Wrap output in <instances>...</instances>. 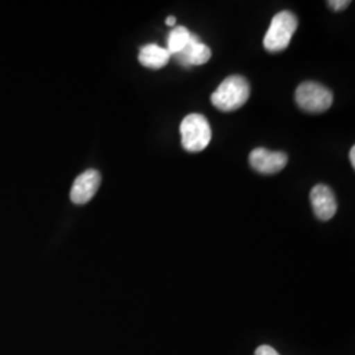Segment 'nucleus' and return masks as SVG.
I'll return each instance as SVG.
<instances>
[{"label":"nucleus","instance_id":"1","mask_svg":"<svg viewBox=\"0 0 355 355\" xmlns=\"http://www.w3.org/2000/svg\"><path fill=\"white\" fill-rule=\"evenodd\" d=\"M250 96V86L248 80L240 76H228L221 82L211 96V102L223 112L237 111L245 105Z\"/></svg>","mask_w":355,"mask_h":355},{"label":"nucleus","instance_id":"2","mask_svg":"<svg viewBox=\"0 0 355 355\" xmlns=\"http://www.w3.org/2000/svg\"><path fill=\"white\" fill-rule=\"evenodd\" d=\"M182 145L189 153L204 150L212 139V129L203 114H191L180 124Z\"/></svg>","mask_w":355,"mask_h":355},{"label":"nucleus","instance_id":"3","mask_svg":"<svg viewBox=\"0 0 355 355\" xmlns=\"http://www.w3.org/2000/svg\"><path fill=\"white\" fill-rule=\"evenodd\" d=\"M297 29V19L290 11L277 13L263 38L265 49L271 53H278L288 48L293 33Z\"/></svg>","mask_w":355,"mask_h":355},{"label":"nucleus","instance_id":"4","mask_svg":"<svg viewBox=\"0 0 355 355\" xmlns=\"http://www.w3.org/2000/svg\"><path fill=\"white\" fill-rule=\"evenodd\" d=\"M297 105L305 112L320 114L329 110L333 103V94L325 86L316 82L302 83L295 94Z\"/></svg>","mask_w":355,"mask_h":355},{"label":"nucleus","instance_id":"5","mask_svg":"<svg viewBox=\"0 0 355 355\" xmlns=\"http://www.w3.org/2000/svg\"><path fill=\"white\" fill-rule=\"evenodd\" d=\"M249 162L255 171L270 175L282 171L288 162V157L286 153L270 152L265 148H257L250 153Z\"/></svg>","mask_w":355,"mask_h":355},{"label":"nucleus","instance_id":"6","mask_svg":"<svg viewBox=\"0 0 355 355\" xmlns=\"http://www.w3.org/2000/svg\"><path fill=\"white\" fill-rule=\"evenodd\" d=\"M101 182H102V178L99 171L96 170H87L82 173L74 180L70 191L71 202L78 205L89 203V200L94 198V195L96 193V191L99 190Z\"/></svg>","mask_w":355,"mask_h":355},{"label":"nucleus","instance_id":"7","mask_svg":"<svg viewBox=\"0 0 355 355\" xmlns=\"http://www.w3.org/2000/svg\"><path fill=\"white\" fill-rule=\"evenodd\" d=\"M311 204L313 212L321 221H328L337 212L334 192L325 184H316L311 191Z\"/></svg>","mask_w":355,"mask_h":355},{"label":"nucleus","instance_id":"8","mask_svg":"<svg viewBox=\"0 0 355 355\" xmlns=\"http://www.w3.org/2000/svg\"><path fill=\"white\" fill-rule=\"evenodd\" d=\"M211 55H212L211 49L207 45H204L203 42H200L198 36L191 33L190 42L186 45V48L173 57L184 67H190V66L207 64Z\"/></svg>","mask_w":355,"mask_h":355},{"label":"nucleus","instance_id":"9","mask_svg":"<svg viewBox=\"0 0 355 355\" xmlns=\"http://www.w3.org/2000/svg\"><path fill=\"white\" fill-rule=\"evenodd\" d=\"M170 58H171V54L167 51V49L161 48L159 45H155V44L142 46L139 54V62L142 66L153 70H159L165 67L166 64H168Z\"/></svg>","mask_w":355,"mask_h":355},{"label":"nucleus","instance_id":"10","mask_svg":"<svg viewBox=\"0 0 355 355\" xmlns=\"http://www.w3.org/2000/svg\"><path fill=\"white\" fill-rule=\"evenodd\" d=\"M190 38L191 32L186 26H177L168 33L166 49L173 57L186 48V45L190 42Z\"/></svg>","mask_w":355,"mask_h":355},{"label":"nucleus","instance_id":"11","mask_svg":"<svg viewBox=\"0 0 355 355\" xmlns=\"http://www.w3.org/2000/svg\"><path fill=\"white\" fill-rule=\"evenodd\" d=\"M349 4H350L349 0H330L328 3L330 8L334 11H343Z\"/></svg>","mask_w":355,"mask_h":355},{"label":"nucleus","instance_id":"12","mask_svg":"<svg viewBox=\"0 0 355 355\" xmlns=\"http://www.w3.org/2000/svg\"><path fill=\"white\" fill-rule=\"evenodd\" d=\"M254 355H279L277 353L275 349H272L271 346L268 345H262L259 346L257 350H255V354Z\"/></svg>","mask_w":355,"mask_h":355},{"label":"nucleus","instance_id":"13","mask_svg":"<svg viewBox=\"0 0 355 355\" xmlns=\"http://www.w3.org/2000/svg\"><path fill=\"white\" fill-rule=\"evenodd\" d=\"M166 26H175V17H174V16H168V17H167V19H166Z\"/></svg>","mask_w":355,"mask_h":355},{"label":"nucleus","instance_id":"14","mask_svg":"<svg viewBox=\"0 0 355 355\" xmlns=\"http://www.w3.org/2000/svg\"><path fill=\"white\" fill-rule=\"evenodd\" d=\"M349 158H350V162H352V166L355 167V148L353 146L352 148V150H350V154H349Z\"/></svg>","mask_w":355,"mask_h":355}]
</instances>
